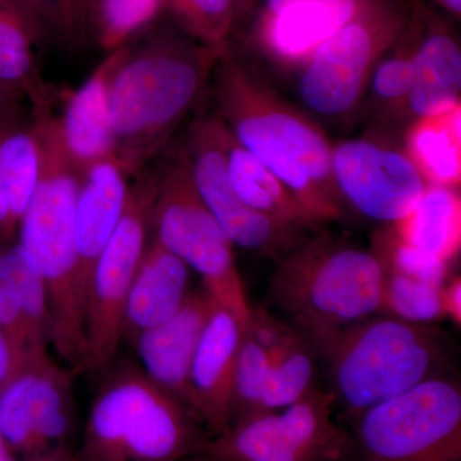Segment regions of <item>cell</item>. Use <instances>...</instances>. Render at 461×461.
I'll return each instance as SVG.
<instances>
[{
    "label": "cell",
    "instance_id": "37",
    "mask_svg": "<svg viewBox=\"0 0 461 461\" xmlns=\"http://www.w3.org/2000/svg\"><path fill=\"white\" fill-rule=\"evenodd\" d=\"M0 5L11 9V11H14V14L23 18L39 41L47 38V32H45L44 27H42L41 20H39L38 14H36L35 8H33L30 0H0Z\"/></svg>",
    "mask_w": 461,
    "mask_h": 461
},
{
    "label": "cell",
    "instance_id": "15",
    "mask_svg": "<svg viewBox=\"0 0 461 461\" xmlns=\"http://www.w3.org/2000/svg\"><path fill=\"white\" fill-rule=\"evenodd\" d=\"M245 329L247 324L215 302L191 366L194 411L214 436L232 426L233 384Z\"/></svg>",
    "mask_w": 461,
    "mask_h": 461
},
{
    "label": "cell",
    "instance_id": "28",
    "mask_svg": "<svg viewBox=\"0 0 461 461\" xmlns=\"http://www.w3.org/2000/svg\"><path fill=\"white\" fill-rule=\"evenodd\" d=\"M384 273L378 314L424 326L445 320L442 286L397 273Z\"/></svg>",
    "mask_w": 461,
    "mask_h": 461
},
{
    "label": "cell",
    "instance_id": "35",
    "mask_svg": "<svg viewBox=\"0 0 461 461\" xmlns=\"http://www.w3.org/2000/svg\"><path fill=\"white\" fill-rule=\"evenodd\" d=\"M230 7L232 0H184L173 9L209 47L220 48L217 45L229 25Z\"/></svg>",
    "mask_w": 461,
    "mask_h": 461
},
{
    "label": "cell",
    "instance_id": "3",
    "mask_svg": "<svg viewBox=\"0 0 461 461\" xmlns=\"http://www.w3.org/2000/svg\"><path fill=\"white\" fill-rule=\"evenodd\" d=\"M221 48L169 41L126 47L111 87L113 158L129 177L166 147L204 91Z\"/></svg>",
    "mask_w": 461,
    "mask_h": 461
},
{
    "label": "cell",
    "instance_id": "27",
    "mask_svg": "<svg viewBox=\"0 0 461 461\" xmlns=\"http://www.w3.org/2000/svg\"><path fill=\"white\" fill-rule=\"evenodd\" d=\"M388 226L406 244L450 264L461 248L460 189L427 185L411 213Z\"/></svg>",
    "mask_w": 461,
    "mask_h": 461
},
{
    "label": "cell",
    "instance_id": "33",
    "mask_svg": "<svg viewBox=\"0 0 461 461\" xmlns=\"http://www.w3.org/2000/svg\"><path fill=\"white\" fill-rule=\"evenodd\" d=\"M414 51V50H412ZM412 51L381 57L369 78L368 90L382 108L408 113L412 81Z\"/></svg>",
    "mask_w": 461,
    "mask_h": 461
},
{
    "label": "cell",
    "instance_id": "2",
    "mask_svg": "<svg viewBox=\"0 0 461 461\" xmlns=\"http://www.w3.org/2000/svg\"><path fill=\"white\" fill-rule=\"evenodd\" d=\"M33 117L41 148V176L18 224L17 242L35 263L47 288L50 345L72 371H85L86 297L75 238L83 172L67 154L56 115L35 111Z\"/></svg>",
    "mask_w": 461,
    "mask_h": 461
},
{
    "label": "cell",
    "instance_id": "20",
    "mask_svg": "<svg viewBox=\"0 0 461 461\" xmlns=\"http://www.w3.org/2000/svg\"><path fill=\"white\" fill-rule=\"evenodd\" d=\"M190 268L154 240L145 250L127 295L123 339H135L180 311L190 294Z\"/></svg>",
    "mask_w": 461,
    "mask_h": 461
},
{
    "label": "cell",
    "instance_id": "29",
    "mask_svg": "<svg viewBox=\"0 0 461 461\" xmlns=\"http://www.w3.org/2000/svg\"><path fill=\"white\" fill-rule=\"evenodd\" d=\"M271 351L266 339L248 321L236 364L233 421L263 411L264 391L271 372Z\"/></svg>",
    "mask_w": 461,
    "mask_h": 461
},
{
    "label": "cell",
    "instance_id": "11",
    "mask_svg": "<svg viewBox=\"0 0 461 461\" xmlns=\"http://www.w3.org/2000/svg\"><path fill=\"white\" fill-rule=\"evenodd\" d=\"M74 372L44 354L23 363L0 391V438L18 456L69 450L76 424Z\"/></svg>",
    "mask_w": 461,
    "mask_h": 461
},
{
    "label": "cell",
    "instance_id": "12",
    "mask_svg": "<svg viewBox=\"0 0 461 461\" xmlns=\"http://www.w3.org/2000/svg\"><path fill=\"white\" fill-rule=\"evenodd\" d=\"M182 150L200 199L233 245L276 260L308 236L240 202L227 178L213 113L193 121Z\"/></svg>",
    "mask_w": 461,
    "mask_h": 461
},
{
    "label": "cell",
    "instance_id": "16",
    "mask_svg": "<svg viewBox=\"0 0 461 461\" xmlns=\"http://www.w3.org/2000/svg\"><path fill=\"white\" fill-rule=\"evenodd\" d=\"M214 303L213 296L202 285L190 291L171 320L156 329L144 330L133 339L141 368L149 377L193 411L191 366Z\"/></svg>",
    "mask_w": 461,
    "mask_h": 461
},
{
    "label": "cell",
    "instance_id": "13",
    "mask_svg": "<svg viewBox=\"0 0 461 461\" xmlns=\"http://www.w3.org/2000/svg\"><path fill=\"white\" fill-rule=\"evenodd\" d=\"M330 171L344 205L384 226L411 213L427 186L403 150L369 139L332 145Z\"/></svg>",
    "mask_w": 461,
    "mask_h": 461
},
{
    "label": "cell",
    "instance_id": "26",
    "mask_svg": "<svg viewBox=\"0 0 461 461\" xmlns=\"http://www.w3.org/2000/svg\"><path fill=\"white\" fill-rule=\"evenodd\" d=\"M38 41L23 18L0 5V108L29 99L36 111H50L53 91L36 66L33 45Z\"/></svg>",
    "mask_w": 461,
    "mask_h": 461
},
{
    "label": "cell",
    "instance_id": "44",
    "mask_svg": "<svg viewBox=\"0 0 461 461\" xmlns=\"http://www.w3.org/2000/svg\"><path fill=\"white\" fill-rule=\"evenodd\" d=\"M69 461H76V457L74 456V459H72V460H69Z\"/></svg>",
    "mask_w": 461,
    "mask_h": 461
},
{
    "label": "cell",
    "instance_id": "23",
    "mask_svg": "<svg viewBox=\"0 0 461 461\" xmlns=\"http://www.w3.org/2000/svg\"><path fill=\"white\" fill-rule=\"evenodd\" d=\"M408 114L414 118L444 113L461 104V50L446 33H433L412 51Z\"/></svg>",
    "mask_w": 461,
    "mask_h": 461
},
{
    "label": "cell",
    "instance_id": "19",
    "mask_svg": "<svg viewBox=\"0 0 461 461\" xmlns=\"http://www.w3.org/2000/svg\"><path fill=\"white\" fill-rule=\"evenodd\" d=\"M130 189L129 176L114 158L83 172L76 203L75 238L85 297L96 260L126 211Z\"/></svg>",
    "mask_w": 461,
    "mask_h": 461
},
{
    "label": "cell",
    "instance_id": "31",
    "mask_svg": "<svg viewBox=\"0 0 461 461\" xmlns=\"http://www.w3.org/2000/svg\"><path fill=\"white\" fill-rule=\"evenodd\" d=\"M371 250L378 258L384 272L397 273L438 286H444L448 281L450 264L406 244L390 226H384L373 233Z\"/></svg>",
    "mask_w": 461,
    "mask_h": 461
},
{
    "label": "cell",
    "instance_id": "42",
    "mask_svg": "<svg viewBox=\"0 0 461 461\" xmlns=\"http://www.w3.org/2000/svg\"><path fill=\"white\" fill-rule=\"evenodd\" d=\"M182 461H222L212 459V457L202 456V455H195V456L187 457V459Z\"/></svg>",
    "mask_w": 461,
    "mask_h": 461
},
{
    "label": "cell",
    "instance_id": "8",
    "mask_svg": "<svg viewBox=\"0 0 461 461\" xmlns=\"http://www.w3.org/2000/svg\"><path fill=\"white\" fill-rule=\"evenodd\" d=\"M151 226L157 241L199 273L215 302L248 324L251 305L236 263L235 245L200 199L182 148L160 168Z\"/></svg>",
    "mask_w": 461,
    "mask_h": 461
},
{
    "label": "cell",
    "instance_id": "22",
    "mask_svg": "<svg viewBox=\"0 0 461 461\" xmlns=\"http://www.w3.org/2000/svg\"><path fill=\"white\" fill-rule=\"evenodd\" d=\"M249 321L266 339L271 372L263 396V411H278L308 396L317 384L313 348L296 330L285 326L266 308H251Z\"/></svg>",
    "mask_w": 461,
    "mask_h": 461
},
{
    "label": "cell",
    "instance_id": "5",
    "mask_svg": "<svg viewBox=\"0 0 461 461\" xmlns=\"http://www.w3.org/2000/svg\"><path fill=\"white\" fill-rule=\"evenodd\" d=\"M108 368L76 461H182L199 455L209 437L193 409L138 364Z\"/></svg>",
    "mask_w": 461,
    "mask_h": 461
},
{
    "label": "cell",
    "instance_id": "18",
    "mask_svg": "<svg viewBox=\"0 0 461 461\" xmlns=\"http://www.w3.org/2000/svg\"><path fill=\"white\" fill-rule=\"evenodd\" d=\"M267 11V54L278 65L302 67L320 45L357 17V0H268Z\"/></svg>",
    "mask_w": 461,
    "mask_h": 461
},
{
    "label": "cell",
    "instance_id": "14",
    "mask_svg": "<svg viewBox=\"0 0 461 461\" xmlns=\"http://www.w3.org/2000/svg\"><path fill=\"white\" fill-rule=\"evenodd\" d=\"M378 29L354 17L300 67L297 94L306 111L344 120L359 108L388 41Z\"/></svg>",
    "mask_w": 461,
    "mask_h": 461
},
{
    "label": "cell",
    "instance_id": "32",
    "mask_svg": "<svg viewBox=\"0 0 461 461\" xmlns=\"http://www.w3.org/2000/svg\"><path fill=\"white\" fill-rule=\"evenodd\" d=\"M7 244L0 242V327L11 348L16 372L33 357L27 338L23 296L9 264Z\"/></svg>",
    "mask_w": 461,
    "mask_h": 461
},
{
    "label": "cell",
    "instance_id": "9",
    "mask_svg": "<svg viewBox=\"0 0 461 461\" xmlns=\"http://www.w3.org/2000/svg\"><path fill=\"white\" fill-rule=\"evenodd\" d=\"M159 181L160 169L136 176L126 211L94 267L85 305V371L93 375L114 362L123 339L124 306L148 248Z\"/></svg>",
    "mask_w": 461,
    "mask_h": 461
},
{
    "label": "cell",
    "instance_id": "43",
    "mask_svg": "<svg viewBox=\"0 0 461 461\" xmlns=\"http://www.w3.org/2000/svg\"><path fill=\"white\" fill-rule=\"evenodd\" d=\"M184 2V0H169V3H171L172 8H175L176 5H180V3Z\"/></svg>",
    "mask_w": 461,
    "mask_h": 461
},
{
    "label": "cell",
    "instance_id": "40",
    "mask_svg": "<svg viewBox=\"0 0 461 461\" xmlns=\"http://www.w3.org/2000/svg\"><path fill=\"white\" fill-rule=\"evenodd\" d=\"M14 373V357H12L11 348L0 327V391L7 384L9 379Z\"/></svg>",
    "mask_w": 461,
    "mask_h": 461
},
{
    "label": "cell",
    "instance_id": "21",
    "mask_svg": "<svg viewBox=\"0 0 461 461\" xmlns=\"http://www.w3.org/2000/svg\"><path fill=\"white\" fill-rule=\"evenodd\" d=\"M213 115L215 135L222 150L227 178L240 202L285 226L308 233L321 230L320 224L280 178L242 147L222 121Z\"/></svg>",
    "mask_w": 461,
    "mask_h": 461
},
{
    "label": "cell",
    "instance_id": "39",
    "mask_svg": "<svg viewBox=\"0 0 461 461\" xmlns=\"http://www.w3.org/2000/svg\"><path fill=\"white\" fill-rule=\"evenodd\" d=\"M72 459L74 455L69 450L58 451V453L42 455V456L21 457L0 438V461H69Z\"/></svg>",
    "mask_w": 461,
    "mask_h": 461
},
{
    "label": "cell",
    "instance_id": "1",
    "mask_svg": "<svg viewBox=\"0 0 461 461\" xmlns=\"http://www.w3.org/2000/svg\"><path fill=\"white\" fill-rule=\"evenodd\" d=\"M212 75L214 114L236 140L280 178L321 227L341 220L345 205L330 171L332 144L321 127L236 58L223 54Z\"/></svg>",
    "mask_w": 461,
    "mask_h": 461
},
{
    "label": "cell",
    "instance_id": "36",
    "mask_svg": "<svg viewBox=\"0 0 461 461\" xmlns=\"http://www.w3.org/2000/svg\"><path fill=\"white\" fill-rule=\"evenodd\" d=\"M442 305L445 320H451L460 327L461 324V278L456 276L442 286Z\"/></svg>",
    "mask_w": 461,
    "mask_h": 461
},
{
    "label": "cell",
    "instance_id": "4",
    "mask_svg": "<svg viewBox=\"0 0 461 461\" xmlns=\"http://www.w3.org/2000/svg\"><path fill=\"white\" fill-rule=\"evenodd\" d=\"M303 338L326 364L336 403L353 418L423 382L450 375L446 336L424 324L375 314Z\"/></svg>",
    "mask_w": 461,
    "mask_h": 461
},
{
    "label": "cell",
    "instance_id": "41",
    "mask_svg": "<svg viewBox=\"0 0 461 461\" xmlns=\"http://www.w3.org/2000/svg\"><path fill=\"white\" fill-rule=\"evenodd\" d=\"M442 3L447 7L451 9V11L455 12V14H459L461 11V0H441Z\"/></svg>",
    "mask_w": 461,
    "mask_h": 461
},
{
    "label": "cell",
    "instance_id": "24",
    "mask_svg": "<svg viewBox=\"0 0 461 461\" xmlns=\"http://www.w3.org/2000/svg\"><path fill=\"white\" fill-rule=\"evenodd\" d=\"M41 168L35 117L29 120L21 104L0 108V184L18 224L32 198Z\"/></svg>",
    "mask_w": 461,
    "mask_h": 461
},
{
    "label": "cell",
    "instance_id": "34",
    "mask_svg": "<svg viewBox=\"0 0 461 461\" xmlns=\"http://www.w3.org/2000/svg\"><path fill=\"white\" fill-rule=\"evenodd\" d=\"M47 36L65 44H76L86 32L87 11L85 0H30Z\"/></svg>",
    "mask_w": 461,
    "mask_h": 461
},
{
    "label": "cell",
    "instance_id": "7",
    "mask_svg": "<svg viewBox=\"0 0 461 461\" xmlns=\"http://www.w3.org/2000/svg\"><path fill=\"white\" fill-rule=\"evenodd\" d=\"M354 421L344 459L461 461V391L450 375L378 403Z\"/></svg>",
    "mask_w": 461,
    "mask_h": 461
},
{
    "label": "cell",
    "instance_id": "25",
    "mask_svg": "<svg viewBox=\"0 0 461 461\" xmlns=\"http://www.w3.org/2000/svg\"><path fill=\"white\" fill-rule=\"evenodd\" d=\"M403 153L427 185L461 184V104L444 113L414 118L403 133Z\"/></svg>",
    "mask_w": 461,
    "mask_h": 461
},
{
    "label": "cell",
    "instance_id": "30",
    "mask_svg": "<svg viewBox=\"0 0 461 461\" xmlns=\"http://www.w3.org/2000/svg\"><path fill=\"white\" fill-rule=\"evenodd\" d=\"M87 21L96 41L107 51L123 47L130 38L148 25L163 0H85Z\"/></svg>",
    "mask_w": 461,
    "mask_h": 461
},
{
    "label": "cell",
    "instance_id": "38",
    "mask_svg": "<svg viewBox=\"0 0 461 461\" xmlns=\"http://www.w3.org/2000/svg\"><path fill=\"white\" fill-rule=\"evenodd\" d=\"M18 223L9 209L5 191L0 184V242H14L17 240Z\"/></svg>",
    "mask_w": 461,
    "mask_h": 461
},
{
    "label": "cell",
    "instance_id": "17",
    "mask_svg": "<svg viewBox=\"0 0 461 461\" xmlns=\"http://www.w3.org/2000/svg\"><path fill=\"white\" fill-rule=\"evenodd\" d=\"M126 47L109 51L81 87L69 94L57 117L67 154L81 172L113 158L111 87Z\"/></svg>",
    "mask_w": 461,
    "mask_h": 461
},
{
    "label": "cell",
    "instance_id": "10",
    "mask_svg": "<svg viewBox=\"0 0 461 461\" xmlns=\"http://www.w3.org/2000/svg\"><path fill=\"white\" fill-rule=\"evenodd\" d=\"M330 391L308 396L278 411H262L233 421L209 437L199 455L222 461H342L348 433L333 420Z\"/></svg>",
    "mask_w": 461,
    "mask_h": 461
},
{
    "label": "cell",
    "instance_id": "6",
    "mask_svg": "<svg viewBox=\"0 0 461 461\" xmlns=\"http://www.w3.org/2000/svg\"><path fill=\"white\" fill-rule=\"evenodd\" d=\"M275 262L267 303L290 315L300 335L378 314L384 273L371 249L321 230Z\"/></svg>",
    "mask_w": 461,
    "mask_h": 461
}]
</instances>
